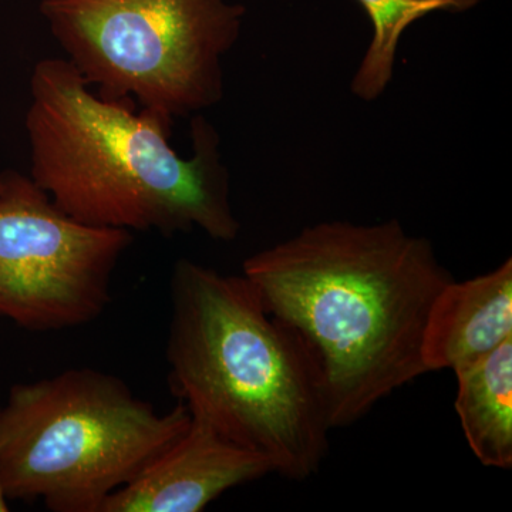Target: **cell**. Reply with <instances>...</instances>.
Returning a JSON list of instances; mask_svg holds the SVG:
<instances>
[{
	"mask_svg": "<svg viewBox=\"0 0 512 512\" xmlns=\"http://www.w3.org/2000/svg\"><path fill=\"white\" fill-rule=\"evenodd\" d=\"M272 473L264 457L192 416L187 431L101 512H200L225 491Z\"/></svg>",
	"mask_w": 512,
	"mask_h": 512,
	"instance_id": "obj_7",
	"label": "cell"
},
{
	"mask_svg": "<svg viewBox=\"0 0 512 512\" xmlns=\"http://www.w3.org/2000/svg\"><path fill=\"white\" fill-rule=\"evenodd\" d=\"M9 511L8 498L3 493L2 481H0V512Z\"/></svg>",
	"mask_w": 512,
	"mask_h": 512,
	"instance_id": "obj_11",
	"label": "cell"
},
{
	"mask_svg": "<svg viewBox=\"0 0 512 512\" xmlns=\"http://www.w3.org/2000/svg\"><path fill=\"white\" fill-rule=\"evenodd\" d=\"M512 339V259L488 274L451 279L431 305L421 359L426 372L454 375Z\"/></svg>",
	"mask_w": 512,
	"mask_h": 512,
	"instance_id": "obj_8",
	"label": "cell"
},
{
	"mask_svg": "<svg viewBox=\"0 0 512 512\" xmlns=\"http://www.w3.org/2000/svg\"><path fill=\"white\" fill-rule=\"evenodd\" d=\"M67 62L101 99L191 119L224 99L247 9L228 0H42Z\"/></svg>",
	"mask_w": 512,
	"mask_h": 512,
	"instance_id": "obj_5",
	"label": "cell"
},
{
	"mask_svg": "<svg viewBox=\"0 0 512 512\" xmlns=\"http://www.w3.org/2000/svg\"><path fill=\"white\" fill-rule=\"evenodd\" d=\"M190 423L183 402L157 412L119 377L96 369L16 384L0 404L3 493L53 512H101Z\"/></svg>",
	"mask_w": 512,
	"mask_h": 512,
	"instance_id": "obj_4",
	"label": "cell"
},
{
	"mask_svg": "<svg viewBox=\"0 0 512 512\" xmlns=\"http://www.w3.org/2000/svg\"><path fill=\"white\" fill-rule=\"evenodd\" d=\"M242 275L311 353L332 429L426 375L427 318L454 279L397 220L318 222L249 256Z\"/></svg>",
	"mask_w": 512,
	"mask_h": 512,
	"instance_id": "obj_1",
	"label": "cell"
},
{
	"mask_svg": "<svg viewBox=\"0 0 512 512\" xmlns=\"http://www.w3.org/2000/svg\"><path fill=\"white\" fill-rule=\"evenodd\" d=\"M171 392L222 437L306 480L329 451L328 406L302 339L244 275L183 258L170 281Z\"/></svg>",
	"mask_w": 512,
	"mask_h": 512,
	"instance_id": "obj_3",
	"label": "cell"
},
{
	"mask_svg": "<svg viewBox=\"0 0 512 512\" xmlns=\"http://www.w3.org/2000/svg\"><path fill=\"white\" fill-rule=\"evenodd\" d=\"M134 110L101 99L66 59L39 60L25 117L30 178L90 227L164 237L200 229L215 241L237 239L241 224L215 127L192 116V156L183 158L170 144L173 120Z\"/></svg>",
	"mask_w": 512,
	"mask_h": 512,
	"instance_id": "obj_2",
	"label": "cell"
},
{
	"mask_svg": "<svg viewBox=\"0 0 512 512\" xmlns=\"http://www.w3.org/2000/svg\"><path fill=\"white\" fill-rule=\"evenodd\" d=\"M484 0H357L369 16L373 36L353 76L350 90L360 100L379 99L392 83L404 32L434 12L463 13Z\"/></svg>",
	"mask_w": 512,
	"mask_h": 512,
	"instance_id": "obj_10",
	"label": "cell"
},
{
	"mask_svg": "<svg viewBox=\"0 0 512 512\" xmlns=\"http://www.w3.org/2000/svg\"><path fill=\"white\" fill-rule=\"evenodd\" d=\"M133 241L73 220L30 175L0 173V316L33 332L93 322Z\"/></svg>",
	"mask_w": 512,
	"mask_h": 512,
	"instance_id": "obj_6",
	"label": "cell"
},
{
	"mask_svg": "<svg viewBox=\"0 0 512 512\" xmlns=\"http://www.w3.org/2000/svg\"><path fill=\"white\" fill-rule=\"evenodd\" d=\"M456 413L470 450L485 467H512V339L457 373Z\"/></svg>",
	"mask_w": 512,
	"mask_h": 512,
	"instance_id": "obj_9",
	"label": "cell"
}]
</instances>
